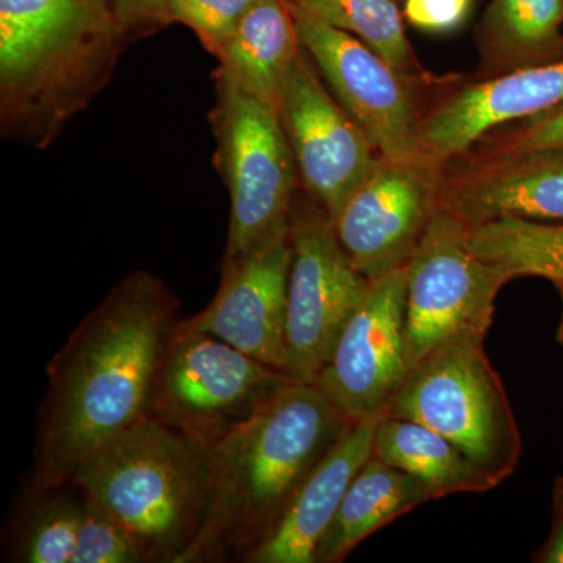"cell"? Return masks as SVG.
Instances as JSON below:
<instances>
[{
    "mask_svg": "<svg viewBox=\"0 0 563 563\" xmlns=\"http://www.w3.org/2000/svg\"><path fill=\"white\" fill-rule=\"evenodd\" d=\"M290 233L285 373L317 384L372 280L352 265L331 217L312 199L295 202Z\"/></svg>",
    "mask_w": 563,
    "mask_h": 563,
    "instance_id": "obj_9",
    "label": "cell"
},
{
    "mask_svg": "<svg viewBox=\"0 0 563 563\" xmlns=\"http://www.w3.org/2000/svg\"><path fill=\"white\" fill-rule=\"evenodd\" d=\"M443 165L417 155L380 157L332 220L344 252L362 276L380 279L410 261L442 206Z\"/></svg>",
    "mask_w": 563,
    "mask_h": 563,
    "instance_id": "obj_11",
    "label": "cell"
},
{
    "mask_svg": "<svg viewBox=\"0 0 563 563\" xmlns=\"http://www.w3.org/2000/svg\"><path fill=\"white\" fill-rule=\"evenodd\" d=\"M481 33L499 74L553 60L563 52V0H492Z\"/></svg>",
    "mask_w": 563,
    "mask_h": 563,
    "instance_id": "obj_21",
    "label": "cell"
},
{
    "mask_svg": "<svg viewBox=\"0 0 563 563\" xmlns=\"http://www.w3.org/2000/svg\"><path fill=\"white\" fill-rule=\"evenodd\" d=\"M291 252L288 222L251 251L224 258L217 295L184 321L285 372Z\"/></svg>",
    "mask_w": 563,
    "mask_h": 563,
    "instance_id": "obj_14",
    "label": "cell"
},
{
    "mask_svg": "<svg viewBox=\"0 0 563 563\" xmlns=\"http://www.w3.org/2000/svg\"><path fill=\"white\" fill-rule=\"evenodd\" d=\"M299 49L292 0H257L218 52V70L277 107L282 80Z\"/></svg>",
    "mask_w": 563,
    "mask_h": 563,
    "instance_id": "obj_19",
    "label": "cell"
},
{
    "mask_svg": "<svg viewBox=\"0 0 563 563\" xmlns=\"http://www.w3.org/2000/svg\"><path fill=\"white\" fill-rule=\"evenodd\" d=\"M373 455L420 481L433 499L498 487L442 433L406 418L383 415L374 433Z\"/></svg>",
    "mask_w": 563,
    "mask_h": 563,
    "instance_id": "obj_20",
    "label": "cell"
},
{
    "mask_svg": "<svg viewBox=\"0 0 563 563\" xmlns=\"http://www.w3.org/2000/svg\"><path fill=\"white\" fill-rule=\"evenodd\" d=\"M162 2L163 0H113L114 11L125 35H143L146 31H154L155 14Z\"/></svg>",
    "mask_w": 563,
    "mask_h": 563,
    "instance_id": "obj_29",
    "label": "cell"
},
{
    "mask_svg": "<svg viewBox=\"0 0 563 563\" xmlns=\"http://www.w3.org/2000/svg\"><path fill=\"white\" fill-rule=\"evenodd\" d=\"M128 38L113 0H0L3 135L49 146L106 87Z\"/></svg>",
    "mask_w": 563,
    "mask_h": 563,
    "instance_id": "obj_3",
    "label": "cell"
},
{
    "mask_svg": "<svg viewBox=\"0 0 563 563\" xmlns=\"http://www.w3.org/2000/svg\"><path fill=\"white\" fill-rule=\"evenodd\" d=\"M485 336L461 335L407 369L385 413L428 426L499 485L512 476L523 440Z\"/></svg>",
    "mask_w": 563,
    "mask_h": 563,
    "instance_id": "obj_5",
    "label": "cell"
},
{
    "mask_svg": "<svg viewBox=\"0 0 563 563\" xmlns=\"http://www.w3.org/2000/svg\"><path fill=\"white\" fill-rule=\"evenodd\" d=\"M277 113L303 190L333 220L376 168L379 152L322 84L302 46L282 80Z\"/></svg>",
    "mask_w": 563,
    "mask_h": 563,
    "instance_id": "obj_10",
    "label": "cell"
},
{
    "mask_svg": "<svg viewBox=\"0 0 563 563\" xmlns=\"http://www.w3.org/2000/svg\"><path fill=\"white\" fill-rule=\"evenodd\" d=\"M555 287H558L559 295H561V299H562V317H561V324H559L558 340H559V344H561L562 354H563V282H561V284H555Z\"/></svg>",
    "mask_w": 563,
    "mask_h": 563,
    "instance_id": "obj_31",
    "label": "cell"
},
{
    "mask_svg": "<svg viewBox=\"0 0 563 563\" xmlns=\"http://www.w3.org/2000/svg\"><path fill=\"white\" fill-rule=\"evenodd\" d=\"M70 484L120 521L143 562L176 563L209 507L210 444L150 415L81 462Z\"/></svg>",
    "mask_w": 563,
    "mask_h": 563,
    "instance_id": "obj_4",
    "label": "cell"
},
{
    "mask_svg": "<svg viewBox=\"0 0 563 563\" xmlns=\"http://www.w3.org/2000/svg\"><path fill=\"white\" fill-rule=\"evenodd\" d=\"M407 369L406 266L372 280L318 377L351 420L384 413Z\"/></svg>",
    "mask_w": 563,
    "mask_h": 563,
    "instance_id": "obj_13",
    "label": "cell"
},
{
    "mask_svg": "<svg viewBox=\"0 0 563 563\" xmlns=\"http://www.w3.org/2000/svg\"><path fill=\"white\" fill-rule=\"evenodd\" d=\"M295 10L302 49L380 157L406 161L421 155L420 131L401 73L351 33Z\"/></svg>",
    "mask_w": 563,
    "mask_h": 563,
    "instance_id": "obj_12",
    "label": "cell"
},
{
    "mask_svg": "<svg viewBox=\"0 0 563 563\" xmlns=\"http://www.w3.org/2000/svg\"><path fill=\"white\" fill-rule=\"evenodd\" d=\"M440 199L466 228L504 218L563 221V147L496 155L461 177H443Z\"/></svg>",
    "mask_w": 563,
    "mask_h": 563,
    "instance_id": "obj_16",
    "label": "cell"
},
{
    "mask_svg": "<svg viewBox=\"0 0 563 563\" xmlns=\"http://www.w3.org/2000/svg\"><path fill=\"white\" fill-rule=\"evenodd\" d=\"M354 421L317 384H285L254 417L210 444L209 507L176 563L244 558Z\"/></svg>",
    "mask_w": 563,
    "mask_h": 563,
    "instance_id": "obj_2",
    "label": "cell"
},
{
    "mask_svg": "<svg viewBox=\"0 0 563 563\" xmlns=\"http://www.w3.org/2000/svg\"><path fill=\"white\" fill-rule=\"evenodd\" d=\"M432 499L420 481L372 455L352 479L314 563L346 561L363 540Z\"/></svg>",
    "mask_w": 563,
    "mask_h": 563,
    "instance_id": "obj_18",
    "label": "cell"
},
{
    "mask_svg": "<svg viewBox=\"0 0 563 563\" xmlns=\"http://www.w3.org/2000/svg\"><path fill=\"white\" fill-rule=\"evenodd\" d=\"M507 282L472 250L466 225L440 206L406 265L409 368L455 336H487Z\"/></svg>",
    "mask_w": 563,
    "mask_h": 563,
    "instance_id": "obj_8",
    "label": "cell"
},
{
    "mask_svg": "<svg viewBox=\"0 0 563 563\" xmlns=\"http://www.w3.org/2000/svg\"><path fill=\"white\" fill-rule=\"evenodd\" d=\"M473 0H404V20L418 31L446 33L461 27Z\"/></svg>",
    "mask_w": 563,
    "mask_h": 563,
    "instance_id": "obj_28",
    "label": "cell"
},
{
    "mask_svg": "<svg viewBox=\"0 0 563 563\" xmlns=\"http://www.w3.org/2000/svg\"><path fill=\"white\" fill-rule=\"evenodd\" d=\"M466 229L472 250L509 282L518 277L563 282V221L504 218Z\"/></svg>",
    "mask_w": 563,
    "mask_h": 563,
    "instance_id": "obj_22",
    "label": "cell"
},
{
    "mask_svg": "<svg viewBox=\"0 0 563 563\" xmlns=\"http://www.w3.org/2000/svg\"><path fill=\"white\" fill-rule=\"evenodd\" d=\"M296 9L372 47L401 74L413 68L399 0H292Z\"/></svg>",
    "mask_w": 563,
    "mask_h": 563,
    "instance_id": "obj_23",
    "label": "cell"
},
{
    "mask_svg": "<svg viewBox=\"0 0 563 563\" xmlns=\"http://www.w3.org/2000/svg\"><path fill=\"white\" fill-rule=\"evenodd\" d=\"M553 523L543 547L533 554V562L563 563V477L554 484Z\"/></svg>",
    "mask_w": 563,
    "mask_h": 563,
    "instance_id": "obj_30",
    "label": "cell"
},
{
    "mask_svg": "<svg viewBox=\"0 0 563 563\" xmlns=\"http://www.w3.org/2000/svg\"><path fill=\"white\" fill-rule=\"evenodd\" d=\"M143 562L139 548L120 521L84 495L76 550L70 563Z\"/></svg>",
    "mask_w": 563,
    "mask_h": 563,
    "instance_id": "obj_26",
    "label": "cell"
},
{
    "mask_svg": "<svg viewBox=\"0 0 563 563\" xmlns=\"http://www.w3.org/2000/svg\"><path fill=\"white\" fill-rule=\"evenodd\" d=\"M257 0H163L154 20V31L184 24L217 57L236 25Z\"/></svg>",
    "mask_w": 563,
    "mask_h": 563,
    "instance_id": "obj_25",
    "label": "cell"
},
{
    "mask_svg": "<svg viewBox=\"0 0 563 563\" xmlns=\"http://www.w3.org/2000/svg\"><path fill=\"white\" fill-rule=\"evenodd\" d=\"M384 413L352 422L307 477L272 532L244 555V562H317L318 547L352 479L373 455L374 433Z\"/></svg>",
    "mask_w": 563,
    "mask_h": 563,
    "instance_id": "obj_17",
    "label": "cell"
},
{
    "mask_svg": "<svg viewBox=\"0 0 563 563\" xmlns=\"http://www.w3.org/2000/svg\"><path fill=\"white\" fill-rule=\"evenodd\" d=\"M561 106L563 52L553 60L506 70L455 92L421 121V152L444 166L493 129Z\"/></svg>",
    "mask_w": 563,
    "mask_h": 563,
    "instance_id": "obj_15",
    "label": "cell"
},
{
    "mask_svg": "<svg viewBox=\"0 0 563 563\" xmlns=\"http://www.w3.org/2000/svg\"><path fill=\"white\" fill-rule=\"evenodd\" d=\"M47 490L25 523L20 561L25 563H70L79 532L81 501Z\"/></svg>",
    "mask_w": 563,
    "mask_h": 563,
    "instance_id": "obj_24",
    "label": "cell"
},
{
    "mask_svg": "<svg viewBox=\"0 0 563 563\" xmlns=\"http://www.w3.org/2000/svg\"><path fill=\"white\" fill-rule=\"evenodd\" d=\"M563 147V106L528 118L509 140L504 141L498 155Z\"/></svg>",
    "mask_w": 563,
    "mask_h": 563,
    "instance_id": "obj_27",
    "label": "cell"
},
{
    "mask_svg": "<svg viewBox=\"0 0 563 563\" xmlns=\"http://www.w3.org/2000/svg\"><path fill=\"white\" fill-rule=\"evenodd\" d=\"M292 377L177 321L163 350L151 415L207 444L254 417Z\"/></svg>",
    "mask_w": 563,
    "mask_h": 563,
    "instance_id": "obj_7",
    "label": "cell"
},
{
    "mask_svg": "<svg viewBox=\"0 0 563 563\" xmlns=\"http://www.w3.org/2000/svg\"><path fill=\"white\" fill-rule=\"evenodd\" d=\"M179 301L154 274H129L77 325L47 366L49 391L33 492L70 484L96 450L150 417Z\"/></svg>",
    "mask_w": 563,
    "mask_h": 563,
    "instance_id": "obj_1",
    "label": "cell"
},
{
    "mask_svg": "<svg viewBox=\"0 0 563 563\" xmlns=\"http://www.w3.org/2000/svg\"><path fill=\"white\" fill-rule=\"evenodd\" d=\"M217 102L210 113L218 173L231 196L224 258L236 257L290 222L298 166L277 107L217 69Z\"/></svg>",
    "mask_w": 563,
    "mask_h": 563,
    "instance_id": "obj_6",
    "label": "cell"
}]
</instances>
